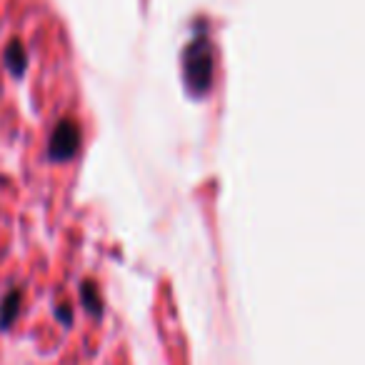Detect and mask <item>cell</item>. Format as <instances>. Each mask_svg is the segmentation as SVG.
<instances>
[{
	"label": "cell",
	"mask_w": 365,
	"mask_h": 365,
	"mask_svg": "<svg viewBox=\"0 0 365 365\" xmlns=\"http://www.w3.org/2000/svg\"><path fill=\"white\" fill-rule=\"evenodd\" d=\"M182 78L190 96L200 98L210 91L213 83V46L208 36H198L182 51Z\"/></svg>",
	"instance_id": "1"
},
{
	"label": "cell",
	"mask_w": 365,
	"mask_h": 365,
	"mask_svg": "<svg viewBox=\"0 0 365 365\" xmlns=\"http://www.w3.org/2000/svg\"><path fill=\"white\" fill-rule=\"evenodd\" d=\"M81 148V128L73 120H61L51 135V148H48V158L53 163H66Z\"/></svg>",
	"instance_id": "2"
},
{
	"label": "cell",
	"mask_w": 365,
	"mask_h": 365,
	"mask_svg": "<svg viewBox=\"0 0 365 365\" xmlns=\"http://www.w3.org/2000/svg\"><path fill=\"white\" fill-rule=\"evenodd\" d=\"M21 313V290H11L0 303V328H11Z\"/></svg>",
	"instance_id": "3"
},
{
	"label": "cell",
	"mask_w": 365,
	"mask_h": 365,
	"mask_svg": "<svg viewBox=\"0 0 365 365\" xmlns=\"http://www.w3.org/2000/svg\"><path fill=\"white\" fill-rule=\"evenodd\" d=\"M26 61H28L26 48H23L18 41H13L11 46H8V51H6V66L11 68V73L16 78L23 76V71H26Z\"/></svg>",
	"instance_id": "4"
},
{
	"label": "cell",
	"mask_w": 365,
	"mask_h": 365,
	"mask_svg": "<svg viewBox=\"0 0 365 365\" xmlns=\"http://www.w3.org/2000/svg\"><path fill=\"white\" fill-rule=\"evenodd\" d=\"M81 298H83V305L88 308V313L91 315H101L103 313V305H101V293H98V288H96V283H83L81 285Z\"/></svg>",
	"instance_id": "5"
},
{
	"label": "cell",
	"mask_w": 365,
	"mask_h": 365,
	"mask_svg": "<svg viewBox=\"0 0 365 365\" xmlns=\"http://www.w3.org/2000/svg\"><path fill=\"white\" fill-rule=\"evenodd\" d=\"M58 318H61L63 323H66V320H68V323H71V320H73V313H71V308H58Z\"/></svg>",
	"instance_id": "6"
}]
</instances>
